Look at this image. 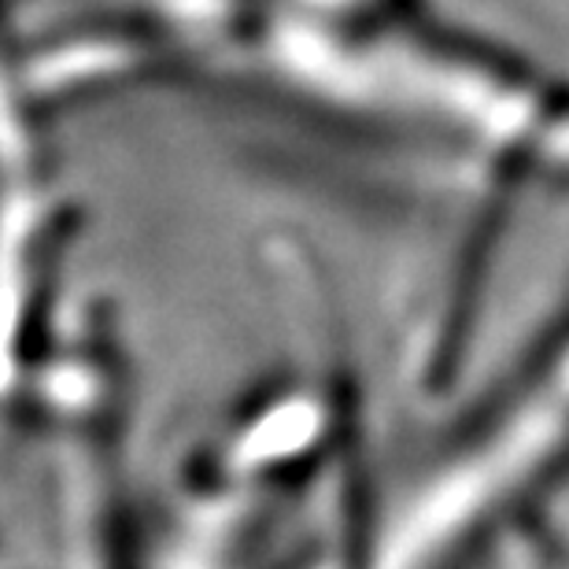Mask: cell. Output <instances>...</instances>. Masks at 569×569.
<instances>
[{
	"mask_svg": "<svg viewBox=\"0 0 569 569\" xmlns=\"http://www.w3.org/2000/svg\"><path fill=\"white\" fill-rule=\"evenodd\" d=\"M569 470V322L481 422L440 451L351 569H470Z\"/></svg>",
	"mask_w": 569,
	"mask_h": 569,
	"instance_id": "6da1fadb",
	"label": "cell"
}]
</instances>
